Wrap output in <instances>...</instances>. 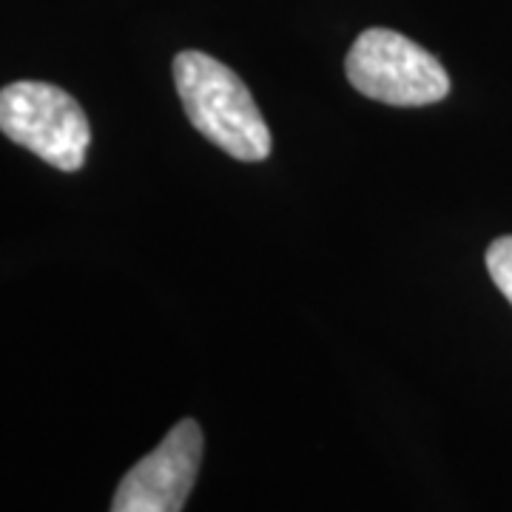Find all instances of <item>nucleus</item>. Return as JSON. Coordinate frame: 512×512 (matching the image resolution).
<instances>
[{
  "label": "nucleus",
  "instance_id": "nucleus-1",
  "mask_svg": "<svg viewBox=\"0 0 512 512\" xmlns=\"http://www.w3.org/2000/svg\"><path fill=\"white\" fill-rule=\"evenodd\" d=\"M174 83L191 126L234 160L259 163L271 154V131L254 94L217 57L180 52L174 57Z\"/></svg>",
  "mask_w": 512,
  "mask_h": 512
},
{
  "label": "nucleus",
  "instance_id": "nucleus-2",
  "mask_svg": "<svg viewBox=\"0 0 512 512\" xmlns=\"http://www.w3.org/2000/svg\"><path fill=\"white\" fill-rule=\"evenodd\" d=\"M0 131L60 171H80L92 143V126L80 103L40 80L0 89Z\"/></svg>",
  "mask_w": 512,
  "mask_h": 512
},
{
  "label": "nucleus",
  "instance_id": "nucleus-3",
  "mask_svg": "<svg viewBox=\"0 0 512 512\" xmlns=\"http://www.w3.org/2000/svg\"><path fill=\"white\" fill-rule=\"evenodd\" d=\"M350 86L390 106H430L450 92V77L436 57L393 29H367L345 60Z\"/></svg>",
  "mask_w": 512,
  "mask_h": 512
},
{
  "label": "nucleus",
  "instance_id": "nucleus-4",
  "mask_svg": "<svg viewBox=\"0 0 512 512\" xmlns=\"http://www.w3.org/2000/svg\"><path fill=\"white\" fill-rule=\"evenodd\" d=\"M202 430L194 419L171 427L154 453L140 458L120 481L111 512H180L197 481Z\"/></svg>",
  "mask_w": 512,
  "mask_h": 512
},
{
  "label": "nucleus",
  "instance_id": "nucleus-5",
  "mask_svg": "<svg viewBox=\"0 0 512 512\" xmlns=\"http://www.w3.org/2000/svg\"><path fill=\"white\" fill-rule=\"evenodd\" d=\"M487 271L493 276L495 288L504 293L512 305V237L495 239L487 248Z\"/></svg>",
  "mask_w": 512,
  "mask_h": 512
}]
</instances>
